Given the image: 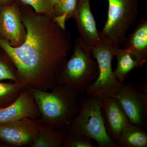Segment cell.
I'll use <instances>...</instances> for the list:
<instances>
[{"label":"cell","mask_w":147,"mask_h":147,"mask_svg":"<svg viewBox=\"0 0 147 147\" xmlns=\"http://www.w3.org/2000/svg\"><path fill=\"white\" fill-rule=\"evenodd\" d=\"M98 75V65L92 57L90 48L79 38L75 41L71 57L58 69L56 84L67 85L83 95Z\"/></svg>","instance_id":"3"},{"label":"cell","mask_w":147,"mask_h":147,"mask_svg":"<svg viewBox=\"0 0 147 147\" xmlns=\"http://www.w3.org/2000/svg\"><path fill=\"white\" fill-rule=\"evenodd\" d=\"M0 147H7L5 145L3 144L2 143H0Z\"/></svg>","instance_id":"25"},{"label":"cell","mask_w":147,"mask_h":147,"mask_svg":"<svg viewBox=\"0 0 147 147\" xmlns=\"http://www.w3.org/2000/svg\"><path fill=\"white\" fill-rule=\"evenodd\" d=\"M146 85L147 84H145V83L141 84V86H140V90H139L147 94Z\"/></svg>","instance_id":"23"},{"label":"cell","mask_w":147,"mask_h":147,"mask_svg":"<svg viewBox=\"0 0 147 147\" xmlns=\"http://www.w3.org/2000/svg\"><path fill=\"white\" fill-rule=\"evenodd\" d=\"M99 98L106 132L111 140L117 144L124 128L130 123L120 104L115 98Z\"/></svg>","instance_id":"11"},{"label":"cell","mask_w":147,"mask_h":147,"mask_svg":"<svg viewBox=\"0 0 147 147\" xmlns=\"http://www.w3.org/2000/svg\"><path fill=\"white\" fill-rule=\"evenodd\" d=\"M100 34L99 41L91 48L92 57L98 65V75L87 89L85 94L98 98H114L124 84L116 78L112 69L116 48L100 32Z\"/></svg>","instance_id":"5"},{"label":"cell","mask_w":147,"mask_h":147,"mask_svg":"<svg viewBox=\"0 0 147 147\" xmlns=\"http://www.w3.org/2000/svg\"><path fill=\"white\" fill-rule=\"evenodd\" d=\"M24 87L19 83L0 82V109L13 103L21 93Z\"/></svg>","instance_id":"18"},{"label":"cell","mask_w":147,"mask_h":147,"mask_svg":"<svg viewBox=\"0 0 147 147\" xmlns=\"http://www.w3.org/2000/svg\"><path fill=\"white\" fill-rule=\"evenodd\" d=\"M73 18L76 20L79 38L91 49L99 41L100 34L91 9L90 0H77Z\"/></svg>","instance_id":"12"},{"label":"cell","mask_w":147,"mask_h":147,"mask_svg":"<svg viewBox=\"0 0 147 147\" xmlns=\"http://www.w3.org/2000/svg\"><path fill=\"white\" fill-rule=\"evenodd\" d=\"M122 45L131 55L144 63L147 59V19L143 18L133 32L126 37Z\"/></svg>","instance_id":"13"},{"label":"cell","mask_w":147,"mask_h":147,"mask_svg":"<svg viewBox=\"0 0 147 147\" xmlns=\"http://www.w3.org/2000/svg\"><path fill=\"white\" fill-rule=\"evenodd\" d=\"M114 98L118 101L130 123L144 129L147 124V94L132 84H124Z\"/></svg>","instance_id":"7"},{"label":"cell","mask_w":147,"mask_h":147,"mask_svg":"<svg viewBox=\"0 0 147 147\" xmlns=\"http://www.w3.org/2000/svg\"><path fill=\"white\" fill-rule=\"evenodd\" d=\"M115 56L117 60V65L114 71V74L118 80L123 84L130 72L142 67L145 63L138 60L125 49H116Z\"/></svg>","instance_id":"15"},{"label":"cell","mask_w":147,"mask_h":147,"mask_svg":"<svg viewBox=\"0 0 147 147\" xmlns=\"http://www.w3.org/2000/svg\"><path fill=\"white\" fill-rule=\"evenodd\" d=\"M117 144L119 147H147V133L144 129L129 123L124 128Z\"/></svg>","instance_id":"16"},{"label":"cell","mask_w":147,"mask_h":147,"mask_svg":"<svg viewBox=\"0 0 147 147\" xmlns=\"http://www.w3.org/2000/svg\"><path fill=\"white\" fill-rule=\"evenodd\" d=\"M12 0H0V6L9 5L11 4Z\"/></svg>","instance_id":"22"},{"label":"cell","mask_w":147,"mask_h":147,"mask_svg":"<svg viewBox=\"0 0 147 147\" xmlns=\"http://www.w3.org/2000/svg\"><path fill=\"white\" fill-rule=\"evenodd\" d=\"M66 134L65 127L45 124L41 121L36 137L30 147H62Z\"/></svg>","instance_id":"14"},{"label":"cell","mask_w":147,"mask_h":147,"mask_svg":"<svg viewBox=\"0 0 147 147\" xmlns=\"http://www.w3.org/2000/svg\"><path fill=\"white\" fill-rule=\"evenodd\" d=\"M4 80L18 83L15 65L8 54L0 47V81Z\"/></svg>","instance_id":"19"},{"label":"cell","mask_w":147,"mask_h":147,"mask_svg":"<svg viewBox=\"0 0 147 147\" xmlns=\"http://www.w3.org/2000/svg\"><path fill=\"white\" fill-rule=\"evenodd\" d=\"M25 5L30 6L36 12L44 13L55 18V14L54 7L49 0H20Z\"/></svg>","instance_id":"21"},{"label":"cell","mask_w":147,"mask_h":147,"mask_svg":"<svg viewBox=\"0 0 147 147\" xmlns=\"http://www.w3.org/2000/svg\"><path fill=\"white\" fill-rule=\"evenodd\" d=\"M40 122V119L25 118L0 124V142L7 147H30Z\"/></svg>","instance_id":"8"},{"label":"cell","mask_w":147,"mask_h":147,"mask_svg":"<svg viewBox=\"0 0 147 147\" xmlns=\"http://www.w3.org/2000/svg\"><path fill=\"white\" fill-rule=\"evenodd\" d=\"M49 1L51 5L53 6V7H54V6H55L57 3L59 2L60 0H49Z\"/></svg>","instance_id":"24"},{"label":"cell","mask_w":147,"mask_h":147,"mask_svg":"<svg viewBox=\"0 0 147 147\" xmlns=\"http://www.w3.org/2000/svg\"><path fill=\"white\" fill-rule=\"evenodd\" d=\"M63 147H94L91 139L83 134L71 133L66 131L63 142Z\"/></svg>","instance_id":"20"},{"label":"cell","mask_w":147,"mask_h":147,"mask_svg":"<svg viewBox=\"0 0 147 147\" xmlns=\"http://www.w3.org/2000/svg\"><path fill=\"white\" fill-rule=\"evenodd\" d=\"M40 113L42 123L65 127L80 112L82 94L63 84H56L50 92L28 87Z\"/></svg>","instance_id":"2"},{"label":"cell","mask_w":147,"mask_h":147,"mask_svg":"<svg viewBox=\"0 0 147 147\" xmlns=\"http://www.w3.org/2000/svg\"><path fill=\"white\" fill-rule=\"evenodd\" d=\"M68 132L93 139L100 147H119L108 136L102 117L99 98L86 95L82 98L80 112L67 125Z\"/></svg>","instance_id":"4"},{"label":"cell","mask_w":147,"mask_h":147,"mask_svg":"<svg viewBox=\"0 0 147 147\" xmlns=\"http://www.w3.org/2000/svg\"><path fill=\"white\" fill-rule=\"evenodd\" d=\"M26 36L19 7L15 3L0 6V38L8 41L11 46L18 47L24 43Z\"/></svg>","instance_id":"9"},{"label":"cell","mask_w":147,"mask_h":147,"mask_svg":"<svg viewBox=\"0 0 147 147\" xmlns=\"http://www.w3.org/2000/svg\"><path fill=\"white\" fill-rule=\"evenodd\" d=\"M77 0H60L54 7V20L59 26L65 29V22L73 18L77 5Z\"/></svg>","instance_id":"17"},{"label":"cell","mask_w":147,"mask_h":147,"mask_svg":"<svg viewBox=\"0 0 147 147\" xmlns=\"http://www.w3.org/2000/svg\"><path fill=\"white\" fill-rule=\"evenodd\" d=\"M40 113L32 95L27 88H23L16 100L0 109V124L25 118L40 119Z\"/></svg>","instance_id":"10"},{"label":"cell","mask_w":147,"mask_h":147,"mask_svg":"<svg viewBox=\"0 0 147 147\" xmlns=\"http://www.w3.org/2000/svg\"><path fill=\"white\" fill-rule=\"evenodd\" d=\"M20 11L26 30L25 41L13 47L0 38V47L15 65L18 83L24 88L48 91L57 84L58 69L67 59L72 47L71 34L47 14L30 7L20 8Z\"/></svg>","instance_id":"1"},{"label":"cell","mask_w":147,"mask_h":147,"mask_svg":"<svg viewBox=\"0 0 147 147\" xmlns=\"http://www.w3.org/2000/svg\"><path fill=\"white\" fill-rule=\"evenodd\" d=\"M108 18L100 33L115 48H121L129 29L137 21V0H108Z\"/></svg>","instance_id":"6"}]
</instances>
